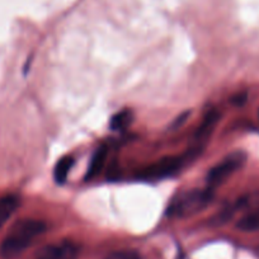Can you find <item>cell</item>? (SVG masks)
<instances>
[{"mask_svg":"<svg viewBox=\"0 0 259 259\" xmlns=\"http://www.w3.org/2000/svg\"><path fill=\"white\" fill-rule=\"evenodd\" d=\"M78 248L73 243L64 241L54 245H47L36 254L34 259H76Z\"/></svg>","mask_w":259,"mask_h":259,"instance_id":"6","label":"cell"},{"mask_svg":"<svg viewBox=\"0 0 259 259\" xmlns=\"http://www.w3.org/2000/svg\"><path fill=\"white\" fill-rule=\"evenodd\" d=\"M245 160L246 155L243 151H234L230 155L224 158L220 163L216 164L208 171L207 178H206L208 187L213 188L216 186H220L229 177L233 176L238 169H240L245 163Z\"/></svg>","mask_w":259,"mask_h":259,"instance_id":"3","label":"cell"},{"mask_svg":"<svg viewBox=\"0 0 259 259\" xmlns=\"http://www.w3.org/2000/svg\"><path fill=\"white\" fill-rule=\"evenodd\" d=\"M191 114H192V112L188 111V109H187V111H184V112H182V113L178 114V116L174 118V121L171 122L170 128L171 130L181 128V127L183 126V124L186 123L187 121H188V118H189V116H191Z\"/></svg>","mask_w":259,"mask_h":259,"instance_id":"13","label":"cell"},{"mask_svg":"<svg viewBox=\"0 0 259 259\" xmlns=\"http://www.w3.org/2000/svg\"><path fill=\"white\" fill-rule=\"evenodd\" d=\"M46 230L47 225L41 220L22 219L17 221L0 244V256L3 259L17 258Z\"/></svg>","mask_w":259,"mask_h":259,"instance_id":"1","label":"cell"},{"mask_svg":"<svg viewBox=\"0 0 259 259\" xmlns=\"http://www.w3.org/2000/svg\"><path fill=\"white\" fill-rule=\"evenodd\" d=\"M106 259H141V255L136 250H117Z\"/></svg>","mask_w":259,"mask_h":259,"instance_id":"12","label":"cell"},{"mask_svg":"<svg viewBox=\"0 0 259 259\" xmlns=\"http://www.w3.org/2000/svg\"><path fill=\"white\" fill-rule=\"evenodd\" d=\"M133 112L130 111V109H123V111L117 112L116 114L112 116L109 126H111V128L113 131H123L124 128H127L130 124L133 123Z\"/></svg>","mask_w":259,"mask_h":259,"instance_id":"10","label":"cell"},{"mask_svg":"<svg viewBox=\"0 0 259 259\" xmlns=\"http://www.w3.org/2000/svg\"><path fill=\"white\" fill-rule=\"evenodd\" d=\"M188 155H177V156H165L158 160L156 163L146 166L140 173L141 179H163L170 177L181 170L182 166L188 160Z\"/></svg>","mask_w":259,"mask_h":259,"instance_id":"4","label":"cell"},{"mask_svg":"<svg viewBox=\"0 0 259 259\" xmlns=\"http://www.w3.org/2000/svg\"><path fill=\"white\" fill-rule=\"evenodd\" d=\"M19 197L17 194H6L0 198V229L7 224V221L14 215L19 207Z\"/></svg>","mask_w":259,"mask_h":259,"instance_id":"8","label":"cell"},{"mask_svg":"<svg viewBox=\"0 0 259 259\" xmlns=\"http://www.w3.org/2000/svg\"><path fill=\"white\" fill-rule=\"evenodd\" d=\"M74 165V159L71 156H65L60 159L54 168V179L57 184H62L68 179L69 173Z\"/></svg>","mask_w":259,"mask_h":259,"instance_id":"9","label":"cell"},{"mask_svg":"<svg viewBox=\"0 0 259 259\" xmlns=\"http://www.w3.org/2000/svg\"><path fill=\"white\" fill-rule=\"evenodd\" d=\"M258 114H259V112H258Z\"/></svg>","mask_w":259,"mask_h":259,"instance_id":"15","label":"cell"},{"mask_svg":"<svg viewBox=\"0 0 259 259\" xmlns=\"http://www.w3.org/2000/svg\"><path fill=\"white\" fill-rule=\"evenodd\" d=\"M219 119H220V113H219L218 109L211 108L208 109L207 113L203 117L202 122L198 126L197 131H196V135H194V141H196V146L191 150V153L188 154L189 156L196 155L197 153H200L201 149H202L203 144L207 141V139L210 138L211 134L213 133L216 124H218Z\"/></svg>","mask_w":259,"mask_h":259,"instance_id":"5","label":"cell"},{"mask_svg":"<svg viewBox=\"0 0 259 259\" xmlns=\"http://www.w3.org/2000/svg\"><path fill=\"white\" fill-rule=\"evenodd\" d=\"M246 98H248V96H246V93H244V92H243V93H238L236 96H234L233 98H231V102H233L235 106L240 107V106H243L244 103H245Z\"/></svg>","mask_w":259,"mask_h":259,"instance_id":"14","label":"cell"},{"mask_svg":"<svg viewBox=\"0 0 259 259\" xmlns=\"http://www.w3.org/2000/svg\"><path fill=\"white\" fill-rule=\"evenodd\" d=\"M107 158H108V146L101 145L92 156L91 164H89L88 170H87L85 181H91L101 173L104 164H106Z\"/></svg>","mask_w":259,"mask_h":259,"instance_id":"7","label":"cell"},{"mask_svg":"<svg viewBox=\"0 0 259 259\" xmlns=\"http://www.w3.org/2000/svg\"><path fill=\"white\" fill-rule=\"evenodd\" d=\"M236 228L241 231H258L259 230V208L251 211L250 213L241 218L236 224Z\"/></svg>","mask_w":259,"mask_h":259,"instance_id":"11","label":"cell"},{"mask_svg":"<svg viewBox=\"0 0 259 259\" xmlns=\"http://www.w3.org/2000/svg\"><path fill=\"white\" fill-rule=\"evenodd\" d=\"M212 188L192 189L177 196L169 205L166 213L170 218H188L207 207L212 201Z\"/></svg>","mask_w":259,"mask_h":259,"instance_id":"2","label":"cell"}]
</instances>
